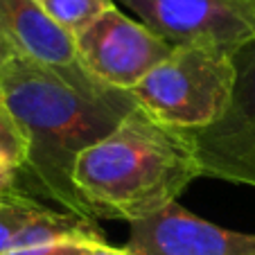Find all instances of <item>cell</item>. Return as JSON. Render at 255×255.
I'll return each instance as SVG.
<instances>
[{
  "label": "cell",
  "instance_id": "6da1fadb",
  "mask_svg": "<svg viewBox=\"0 0 255 255\" xmlns=\"http://www.w3.org/2000/svg\"><path fill=\"white\" fill-rule=\"evenodd\" d=\"M0 95L27 140L20 188L45 206L95 222L72 172L79 156L138 106L131 91L100 82L79 61L45 66L11 57L0 72Z\"/></svg>",
  "mask_w": 255,
  "mask_h": 255
},
{
  "label": "cell",
  "instance_id": "7a4b0ae2",
  "mask_svg": "<svg viewBox=\"0 0 255 255\" xmlns=\"http://www.w3.org/2000/svg\"><path fill=\"white\" fill-rule=\"evenodd\" d=\"M201 176L188 131L135 106L75 163L72 183L95 219L133 224L163 212Z\"/></svg>",
  "mask_w": 255,
  "mask_h": 255
},
{
  "label": "cell",
  "instance_id": "3957f363",
  "mask_svg": "<svg viewBox=\"0 0 255 255\" xmlns=\"http://www.w3.org/2000/svg\"><path fill=\"white\" fill-rule=\"evenodd\" d=\"M235 77L233 52L206 41H188L174 45L131 95L163 125L199 131L224 116Z\"/></svg>",
  "mask_w": 255,
  "mask_h": 255
},
{
  "label": "cell",
  "instance_id": "277c9868",
  "mask_svg": "<svg viewBox=\"0 0 255 255\" xmlns=\"http://www.w3.org/2000/svg\"><path fill=\"white\" fill-rule=\"evenodd\" d=\"M233 59L237 77L228 109L210 127L188 133L201 176L255 188V41Z\"/></svg>",
  "mask_w": 255,
  "mask_h": 255
},
{
  "label": "cell",
  "instance_id": "5b68a950",
  "mask_svg": "<svg viewBox=\"0 0 255 255\" xmlns=\"http://www.w3.org/2000/svg\"><path fill=\"white\" fill-rule=\"evenodd\" d=\"M174 45L113 2L75 36L77 61L109 86L133 91Z\"/></svg>",
  "mask_w": 255,
  "mask_h": 255
},
{
  "label": "cell",
  "instance_id": "8992f818",
  "mask_svg": "<svg viewBox=\"0 0 255 255\" xmlns=\"http://www.w3.org/2000/svg\"><path fill=\"white\" fill-rule=\"evenodd\" d=\"M172 45L215 43L228 52L255 41V0H118Z\"/></svg>",
  "mask_w": 255,
  "mask_h": 255
},
{
  "label": "cell",
  "instance_id": "52a82bcc",
  "mask_svg": "<svg viewBox=\"0 0 255 255\" xmlns=\"http://www.w3.org/2000/svg\"><path fill=\"white\" fill-rule=\"evenodd\" d=\"M125 249L135 255H255V233L210 224L176 201L149 219L129 224Z\"/></svg>",
  "mask_w": 255,
  "mask_h": 255
},
{
  "label": "cell",
  "instance_id": "ba28073f",
  "mask_svg": "<svg viewBox=\"0 0 255 255\" xmlns=\"http://www.w3.org/2000/svg\"><path fill=\"white\" fill-rule=\"evenodd\" d=\"M0 43L11 57L34 63H77L75 36L54 23L36 0H0Z\"/></svg>",
  "mask_w": 255,
  "mask_h": 255
},
{
  "label": "cell",
  "instance_id": "9c48e42d",
  "mask_svg": "<svg viewBox=\"0 0 255 255\" xmlns=\"http://www.w3.org/2000/svg\"><path fill=\"white\" fill-rule=\"evenodd\" d=\"M63 242L93 244L109 240L93 219L54 210L32 197L0 210V255Z\"/></svg>",
  "mask_w": 255,
  "mask_h": 255
},
{
  "label": "cell",
  "instance_id": "30bf717a",
  "mask_svg": "<svg viewBox=\"0 0 255 255\" xmlns=\"http://www.w3.org/2000/svg\"><path fill=\"white\" fill-rule=\"evenodd\" d=\"M36 2L54 23H59L72 36H77L113 5V0H36Z\"/></svg>",
  "mask_w": 255,
  "mask_h": 255
},
{
  "label": "cell",
  "instance_id": "8fae6325",
  "mask_svg": "<svg viewBox=\"0 0 255 255\" xmlns=\"http://www.w3.org/2000/svg\"><path fill=\"white\" fill-rule=\"evenodd\" d=\"M27 163V140L0 95V169L20 172Z\"/></svg>",
  "mask_w": 255,
  "mask_h": 255
},
{
  "label": "cell",
  "instance_id": "7c38bea8",
  "mask_svg": "<svg viewBox=\"0 0 255 255\" xmlns=\"http://www.w3.org/2000/svg\"><path fill=\"white\" fill-rule=\"evenodd\" d=\"M27 197L29 194L25 192V190L20 188V183H18V172L0 169V210H2V208L14 206V203L25 201Z\"/></svg>",
  "mask_w": 255,
  "mask_h": 255
},
{
  "label": "cell",
  "instance_id": "4fadbf2b",
  "mask_svg": "<svg viewBox=\"0 0 255 255\" xmlns=\"http://www.w3.org/2000/svg\"><path fill=\"white\" fill-rule=\"evenodd\" d=\"M75 255H135L127 251L125 246H111L109 242H95V244H84Z\"/></svg>",
  "mask_w": 255,
  "mask_h": 255
},
{
  "label": "cell",
  "instance_id": "5bb4252c",
  "mask_svg": "<svg viewBox=\"0 0 255 255\" xmlns=\"http://www.w3.org/2000/svg\"><path fill=\"white\" fill-rule=\"evenodd\" d=\"M11 59V52L5 48V45L0 43V72H2V68H5V63Z\"/></svg>",
  "mask_w": 255,
  "mask_h": 255
}]
</instances>
